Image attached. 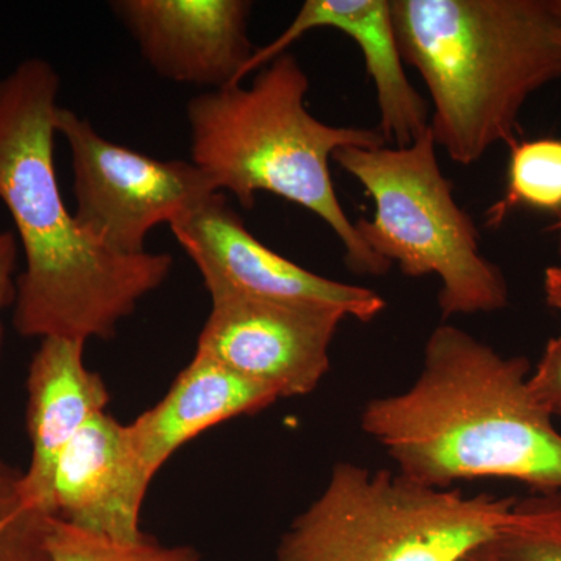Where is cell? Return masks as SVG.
<instances>
[{"label": "cell", "instance_id": "obj_14", "mask_svg": "<svg viewBox=\"0 0 561 561\" xmlns=\"http://www.w3.org/2000/svg\"><path fill=\"white\" fill-rule=\"evenodd\" d=\"M278 394L194 354L157 405L127 424L128 437L144 474L153 481L173 454L203 432L271 408Z\"/></svg>", "mask_w": 561, "mask_h": 561}, {"label": "cell", "instance_id": "obj_23", "mask_svg": "<svg viewBox=\"0 0 561 561\" xmlns=\"http://www.w3.org/2000/svg\"><path fill=\"white\" fill-rule=\"evenodd\" d=\"M557 220L556 224L552 225L551 230L557 232V236H559V253H560V260H561V210L559 214H556Z\"/></svg>", "mask_w": 561, "mask_h": 561}, {"label": "cell", "instance_id": "obj_16", "mask_svg": "<svg viewBox=\"0 0 561 561\" xmlns=\"http://www.w3.org/2000/svg\"><path fill=\"white\" fill-rule=\"evenodd\" d=\"M491 546L505 561H561V491L516 497Z\"/></svg>", "mask_w": 561, "mask_h": 561}, {"label": "cell", "instance_id": "obj_6", "mask_svg": "<svg viewBox=\"0 0 561 561\" xmlns=\"http://www.w3.org/2000/svg\"><path fill=\"white\" fill-rule=\"evenodd\" d=\"M431 128L412 146L346 147L332 160L375 203L371 219L354 221L365 245L411 278L442 280L443 320L496 312L508 305L501 268L486 260L471 217L454 198L438 164Z\"/></svg>", "mask_w": 561, "mask_h": 561}, {"label": "cell", "instance_id": "obj_11", "mask_svg": "<svg viewBox=\"0 0 561 561\" xmlns=\"http://www.w3.org/2000/svg\"><path fill=\"white\" fill-rule=\"evenodd\" d=\"M150 483L127 424L103 412L61 453L51 483V512L77 529L113 540H138L144 535L140 508Z\"/></svg>", "mask_w": 561, "mask_h": 561}, {"label": "cell", "instance_id": "obj_21", "mask_svg": "<svg viewBox=\"0 0 561 561\" xmlns=\"http://www.w3.org/2000/svg\"><path fill=\"white\" fill-rule=\"evenodd\" d=\"M546 302L561 312V267H548L542 279Z\"/></svg>", "mask_w": 561, "mask_h": 561}, {"label": "cell", "instance_id": "obj_17", "mask_svg": "<svg viewBox=\"0 0 561 561\" xmlns=\"http://www.w3.org/2000/svg\"><path fill=\"white\" fill-rule=\"evenodd\" d=\"M24 471L0 459V561H51L49 515L25 496Z\"/></svg>", "mask_w": 561, "mask_h": 561}, {"label": "cell", "instance_id": "obj_5", "mask_svg": "<svg viewBox=\"0 0 561 561\" xmlns=\"http://www.w3.org/2000/svg\"><path fill=\"white\" fill-rule=\"evenodd\" d=\"M515 501L341 461L284 531L276 561H461L496 540Z\"/></svg>", "mask_w": 561, "mask_h": 561}, {"label": "cell", "instance_id": "obj_13", "mask_svg": "<svg viewBox=\"0 0 561 561\" xmlns=\"http://www.w3.org/2000/svg\"><path fill=\"white\" fill-rule=\"evenodd\" d=\"M87 342L41 339L27 375V432L31 465L22 476L25 496L49 515L55 468L66 446L92 419L105 412L108 387L84 364Z\"/></svg>", "mask_w": 561, "mask_h": 561}, {"label": "cell", "instance_id": "obj_20", "mask_svg": "<svg viewBox=\"0 0 561 561\" xmlns=\"http://www.w3.org/2000/svg\"><path fill=\"white\" fill-rule=\"evenodd\" d=\"M18 251L20 242L13 231L0 232V317L7 308L16 301ZM2 319H0V348H2Z\"/></svg>", "mask_w": 561, "mask_h": 561}, {"label": "cell", "instance_id": "obj_2", "mask_svg": "<svg viewBox=\"0 0 561 561\" xmlns=\"http://www.w3.org/2000/svg\"><path fill=\"white\" fill-rule=\"evenodd\" d=\"M530 362L502 356L454 324L435 328L419 378L373 398L360 427L409 481L431 489L507 479L561 491V434L529 390Z\"/></svg>", "mask_w": 561, "mask_h": 561}, {"label": "cell", "instance_id": "obj_19", "mask_svg": "<svg viewBox=\"0 0 561 561\" xmlns=\"http://www.w3.org/2000/svg\"><path fill=\"white\" fill-rule=\"evenodd\" d=\"M529 390L551 419H561V335L551 339L530 371Z\"/></svg>", "mask_w": 561, "mask_h": 561}, {"label": "cell", "instance_id": "obj_18", "mask_svg": "<svg viewBox=\"0 0 561 561\" xmlns=\"http://www.w3.org/2000/svg\"><path fill=\"white\" fill-rule=\"evenodd\" d=\"M51 561H202L190 545L168 546L144 534L138 540L121 541L77 529L61 519H51Z\"/></svg>", "mask_w": 561, "mask_h": 561}, {"label": "cell", "instance_id": "obj_7", "mask_svg": "<svg viewBox=\"0 0 561 561\" xmlns=\"http://www.w3.org/2000/svg\"><path fill=\"white\" fill-rule=\"evenodd\" d=\"M55 125L70 151L77 220L95 241L122 256L147 253L153 228L171 227L219 194L192 162L161 161L105 139L73 111L60 106Z\"/></svg>", "mask_w": 561, "mask_h": 561}, {"label": "cell", "instance_id": "obj_22", "mask_svg": "<svg viewBox=\"0 0 561 561\" xmlns=\"http://www.w3.org/2000/svg\"><path fill=\"white\" fill-rule=\"evenodd\" d=\"M461 561H505L500 553L494 551L493 546L486 545L481 549H476L470 556L465 557Z\"/></svg>", "mask_w": 561, "mask_h": 561}, {"label": "cell", "instance_id": "obj_8", "mask_svg": "<svg viewBox=\"0 0 561 561\" xmlns=\"http://www.w3.org/2000/svg\"><path fill=\"white\" fill-rule=\"evenodd\" d=\"M171 230L201 272L210 302L241 298L321 306L364 323L386 309L378 291L324 278L257 241L221 192L173 221Z\"/></svg>", "mask_w": 561, "mask_h": 561}, {"label": "cell", "instance_id": "obj_3", "mask_svg": "<svg viewBox=\"0 0 561 561\" xmlns=\"http://www.w3.org/2000/svg\"><path fill=\"white\" fill-rule=\"evenodd\" d=\"M402 61L432 102L435 146L471 165L516 140L527 99L561 77L551 0H390Z\"/></svg>", "mask_w": 561, "mask_h": 561}, {"label": "cell", "instance_id": "obj_24", "mask_svg": "<svg viewBox=\"0 0 561 561\" xmlns=\"http://www.w3.org/2000/svg\"><path fill=\"white\" fill-rule=\"evenodd\" d=\"M553 13H556L557 20L560 24V38H561V0H551Z\"/></svg>", "mask_w": 561, "mask_h": 561}, {"label": "cell", "instance_id": "obj_1", "mask_svg": "<svg viewBox=\"0 0 561 561\" xmlns=\"http://www.w3.org/2000/svg\"><path fill=\"white\" fill-rule=\"evenodd\" d=\"M60 77L31 58L0 80V201L9 209L25 268L14 328L24 337H114L122 320L168 279L171 254L122 256L70 213L55 172Z\"/></svg>", "mask_w": 561, "mask_h": 561}, {"label": "cell", "instance_id": "obj_4", "mask_svg": "<svg viewBox=\"0 0 561 561\" xmlns=\"http://www.w3.org/2000/svg\"><path fill=\"white\" fill-rule=\"evenodd\" d=\"M308 73L286 51L250 87L206 91L187 103L192 164L251 209L267 192L316 214L345 249L350 271L382 276L389 261L373 253L346 216L332 183L330 161L346 147H379L378 128L332 127L306 108Z\"/></svg>", "mask_w": 561, "mask_h": 561}, {"label": "cell", "instance_id": "obj_10", "mask_svg": "<svg viewBox=\"0 0 561 561\" xmlns=\"http://www.w3.org/2000/svg\"><path fill=\"white\" fill-rule=\"evenodd\" d=\"M111 10L164 79L221 90L242 83L254 54L247 0H117Z\"/></svg>", "mask_w": 561, "mask_h": 561}, {"label": "cell", "instance_id": "obj_9", "mask_svg": "<svg viewBox=\"0 0 561 561\" xmlns=\"http://www.w3.org/2000/svg\"><path fill=\"white\" fill-rule=\"evenodd\" d=\"M198 335L195 354L219 362L278 398L306 397L331 367V343L345 312L289 302L220 300Z\"/></svg>", "mask_w": 561, "mask_h": 561}, {"label": "cell", "instance_id": "obj_15", "mask_svg": "<svg viewBox=\"0 0 561 561\" xmlns=\"http://www.w3.org/2000/svg\"><path fill=\"white\" fill-rule=\"evenodd\" d=\"M504 197L486 210L485 224L501 227L513 210H561V139L513 140Z\"/></svg>", "mask_w": 561, "mask_h": 561}, {"label": "cell", "instance_id": "obj_12", "mask_svg": "<svg viewBox=\"0 0 561 561\" xmlns=\"http://www.w3.org/2000/svg\"><path fill=\"white\" fill-rule=\"evenodd\" d=\"M317 28H334L359 47L381 114L378 130L387 144L412 146L430 130V106L405 73L390 0H308L278 38L254 50L241 80L286 54L295 41Z\"/></svg>", "mask_w": 561, "mask_h": 561}]
</instances>
